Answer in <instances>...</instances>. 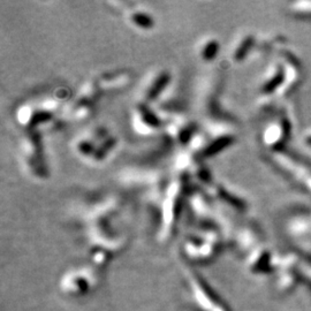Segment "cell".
<instances>
[{
    "label": "cell",
    "mask_w": 311,
    "mask_h": 311,
    "mask_svg": "<svg viewBox=\"0 0 311 311\" xmlns=\"http://www.w3.org/2000/svg\"><path fill=\"white\" fill-rule=\"evenodd\" d=\"M132 21L136 24V26L143 27L145 29H147L148 27H150L152 24L151 18H150L149 15H147V14L141 13V12H137V13L133 14V15H132Z\"/></svg>",
    "instance_id": "cell-5"
},
{
    "label": "cell",
    "mask_w": 311,
    "mask_h": 311,
    "mask_svg": "<svg viewBox=\"0 0 311 311\" xmlns=\"http://www.w3.org/2000/svg\"><path fill=\"white\" fill-rule=\"evenodd\" d=\"M189 284L198 307L203 311H228L225 303L213 290L205 280L195 272L188 274Z\"/></svg>",
    "instance_id": "cell-1"
},
{
    "label": "cell",
    "mask_w": 311,
    "mask_h": 311,
    "mask_svg": "<svg viewBox=\"0 0 311 311\" xmlns=\"http://www.w3.org/2000/svg\"><path fill=\"white\" fill-rule=\"evenodd\" d=\"M94 284L95 279L91 278L90 271H71L61 279L60 288L67 295L82 296L91 289Z\"/></svg>",
    "instance_id": "cell-2"
},
{
    "label": "cell",
    "mask_w": 311,
    "mask_h": 311,
    "mask_svg": "<svg viewBox=\"0 0 311 311\" xmlns=\"http://www.w3.org/2000/svg\"><path fill=\"white\" fill-rule=\"evenodd\" d=\"M290 127L287 119H281L280 121H275L267 126L263 134V141L271 148L279 147L288 137Z\"/></svg>",
    "instance_id": "cell-3"
},
{
    "label": "cell",
    "mask_w": 311,
    "mask_h": 311,
    "mask_svg": "<svg viewBox=\"0 0 311 311\" xmlns=\"http://www.w3.org/2000/svg\"><path fill=\"white\" fill-rule=\"evenodd\" d=\"M307 143H308L309 145H311V136H309V137L307 139Z\"/></svg>",
    "instance_id": "cell-8"
},
{
    "label": "cell",
    "mask_w": 311,
    "mask_h": 311,
    "mask_svg": "<svg viewBox=\"0 0 311 311\" xmlns=\"http://www.w3.org/2000/svg\"><path fill=\"white\" fill-rule=\"evenodd\" d=\"M291 11L299 15H311V3L302 2V3H294L291 4Z\"/></svg>",
    "instance_id": "cell-6"
},
{
    "label": "cell",
    "mask_w": 311,
    "mask_h": 311,
    "mask_svg": "<svg viewBox=\"0 0 311 311\" xmlns=\"http://www.w3.org/2000/svg\"><path fill=\"white\" fill-rule=\"evenodd\" d=\"M217 51H218V43L212 40V41L206 42L205 44H204V46H202L201 55H202V58H204V59L212 60L213 58L216 57Z\"/></svg>",
    "instance_id": "cell-4"
},
{
    "label": "cell",
    "mask_w": 311,
    "mask_h": 311,
    "mask_svg": "<svg viewBox=\"0 0 311 311\" xmlns=\"http://www.w3.org/2000/svg\"><path fill=\"white\" fill-rule=\"evenodd\" d=\"M251 44V38H249V40L248 41H246V43H245V46H248V45H250ZM245 47H241V48H239V50H237L236 52H235V58L237 60H240L241 59V56H242V50H244Z\"/></svg>",
    "instance_id": "cell-7"
}]
</instances>
